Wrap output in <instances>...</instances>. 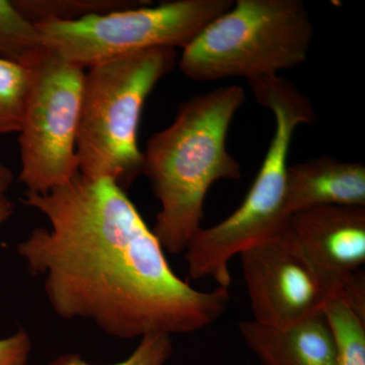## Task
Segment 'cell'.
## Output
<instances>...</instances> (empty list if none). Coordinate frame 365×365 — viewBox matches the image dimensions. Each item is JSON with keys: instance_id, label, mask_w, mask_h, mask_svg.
Instances as JSON below:
<instances>
[{"instance_id": "6da1fadb", "label": "cell", "mask_w": 365, "mask_h": 365, "mask_svg": "<svg viewBox=\"0 0 365 365\" xmlns=\"http://www.w3.org/2000/svg\"><path fill=\"white\" fill-rule=\"evenodd\" d=\"M23 202L50 227L34 228L16 252L43 281L54 313L90 321L107 335L135 339L189 334L227 312L230 288L201 292L170 268L165 250L121 187L78 173Z\"/></svg>"}, {"instance_id": "7a4b0ae2", "label": "cell", "mask_w": 365, "mask_h": 365, "mask_svg": "<svg viewBox=\"0 0 365 365\" xmlns=\"http://www.w3.org/2000/svg\"><path fill=\"white\" fill-rule=\"evenodd\" d=\"M245 98L239 86L197 95L146 143L143 174L160 204L151 230L165 252L184 253L202 228L204 202L215 182L241 179V165L228 153L227 137Z\"/></svg>"}, {"instance_id": "3957f363", "label": "cell", "mask_w": 365, "mask_h": 365, "mask_svg": "<svg viewBox=\"0 0 365 365\" xmlns=\"http://www.w3.org/2000/svg\"><path fill=\"white\" fill-rule=\"evenodd\" d=\"M177 60V49L158 47L88 68L76 141L79 173L109 178L124 191L143 175L137 134L144 104Z\"/></svg>"}, {"instance_id": "277c9868", "label": "cell", "mask_w": 365, "mask_h": 365, "mask_svg": "<svg viewBox=\"0 0 365 365\" xmlns=\"http://www.w3.org/2000/svg\"><path fill=\"white\" fill-rule=\"evenodd\" d=\"M313 21L300 0H237L182 49L179 67L194 81H247L304 63Z\"/></svg>"}, {"instance_id": "5b68a950", "label": "cell", "mask_w": 365, "mask_h": 365, "mask_svg": "<svg viewBox=\"0 0 365 365\" xmlns=\"http://www.w3.org/2000/svg\"><path fill=\"white\" fill-rule=\"evenodd\" d=\"M232 0H173L74 21L38 24L45 49L81 68L158 47L184 49Z\"/></svg>"}, {"instance_id": "8992f818", "label": "cell", "mask_w": 365, "mask_h": 365, "mask_svg": "<svg viewBox=\"0 0 365 365\" xmlns=\"http://www.w3.org/2000/svg\"><path fill=\"white\" fill-rule=\"evenodd\" d=\"M28 67L19 180L26 192L46 194L79 173L76 141L86 71L46 49Z\"/></svg>"}, {"instance_id": "52a82bcc", "label": "cell", "mask_w": 365, "mask_h": 365, "mask_svg": "<svg viewBox=\"0 0 365 365\" xmlns=\"http://www.w3.org/2000/svg\"><path fill=\"white\" fill-rule=\"evenodd\" d=\"M292 134L274 131L267 155L240 207L222 222L201 228L184 252L192 279L209 278L217 287L232 284L230 263L255 245L272 237L288 220L285 185Z\"/></svg>"}, {"instance_id": "ba28073f", "label": "cell", "mask_w": 365, "mask_h": 365, "mask_svg": "<svg viewBox=\"0 0 365 365\" xmlns=\"http://www.w3.org/2000/svg\"><path fill=\"white\" fill-rule=\"evenodd\" d=\"M240 257L256 323L287 328L323 313L330 295L287 222L272 237Z\"/></svg>"}, {"instance_id": "9c48e42d", "label": "cell", "mask_w": 365, "mask_h": 365, "mask_svg": "<svg viewBox=\"0 0 365 365\" xmlns=\"http://www.w3.org/2000/svg\"><path fill=\"white\" fill-rule=\"evenodd\" d=\"M287 227L328 290L365 318V207L322 206L288 217Z\"/></svg>"}, {"instance_id": "30bf717a", "label": "cell", "mask_w": 365, "mask_h": 365, "mask_svg": "<svg viewBox=\"0 0 365 365\" xmlns=\"http://www.w3.org/2000/svg\"><path fill=\"white\" fill-rule=\"evenodd\" d=\"M284 206L288 217L322 206L365 207V165L331 157L288 165Z\"/></svg>"}, {"instance_id": "8fae6325", "label": "cell", "mask_w": 365, "mask_h": 365, "mask_svg": "<svg viewBox=\"0 0 365 365\" xmlns=\"http://www.w3.org/2000/svg\"><path fill=\"white\" fill-rule=\"evenodd\" d=\"M239 331L263 365H338L335 340L324 313L282 329L244 321Z\"/></svg>"}, {"instance_id": "7c38bea8", "label": "cell", "mask_w": 365, "mask_h": 365, "mask_svg": "<svg viewBox=\"0 0 365 365\" xmlns=\"http://www.w3.org/2000/svg\"><path fill=\"white\" fill-rule=\"evenodd\" d=\"M14 6L35 25L48 21H74L96 16L145 6L143 0H13Z\"/></svg>"}, {"instance_id": "4fadbf2b", "label": "cell", "mask_w": 365, "mask_h": 365, "mask_svg": "<svg viewBox=\"0 0 365 365\" xmlns=\"http://www.w3.org/2000/svg\"><path fill=\"white\" fill-rule=\"evenodd\" d=\"M44 49L37 25L16 9L13 0H0V58L29 66Z\"/></svg>"}, {"instance_id": "5bb4252c", "label": "cell", "mask_w": 365, "mask_h": 365, "mask_svg": "<svg viewBox=\"0 0 365 365\" xmlns=\"http://www.w3.org/2000/svg\"><path fill=\"white\" fill-rule=\"evenodd\" d=\"M332 330L338 365H365V319L337 299L323 311Z\"/></svg>"}, {"instance_id": "9a60e30c", "label": "cell", "mask_w": 365, "mask_h": 365, "mask_svg": "<svg viewBox=\"0 0 365 365\" xmlns=\"http://www.w3.org/2000/svg\"><path fill=\"white\" fill-rule=\"evenodd\" d=\"M30 83L28 66L0 58V134L20 131Z\"/></svg>"}, {"instance_id": "2e32d148", "label": "cell", "mask_w": 365, "mask_h": 365, "mask_svg": "<svg viewBox=\"0 0 365 365\" xmlns=\"http://www.w3.org/2000/svg\"><path fill=\"white\" fill-rule=\"evenodd\" d=\"M173 352L172 336L151 334L140 338V342L128 359L111 365H163ZM48 365H93L78 354H64Z\"/></svg>"}, {"instance_id": "e0dca14e", "label": "cell", "mask_w": 365, "mask_h": 365, "mask_svg": "<svg viewBox=\"0 0 365 365\" xmlns=\"http://www.w3.org/2000/svg\"><path fill=\"white\" fill-rule=\"evenodd\" d=\"M32 341L26 330L0 339V365H29Z\"/></svg>"}, {"instance_id": "ac0fdd59", "label": "cell", "mask_w": 365, "mask_h": 365, "mask_svg": "<svg viewBox=\"0 0 365 365\" xmlns=\"http://www.w3.org/2000/svg\"><path fill=\"white\" fill-rule=\"evenodd\" d=\"M14 181V174L7 165L0 163V197L6 196Z\"/></svg>"}, {"instance_id": "d6986e66", "label": "cell", "mask_w": 365, "mask_h": 365, "mask_svg": "<svg viewBox=\"0 0 365 365\" xmlns=\"http://www.w3.org/2000/svg\"><path fill=\"white\" fill-rule=\"evenodd\" d=\"M14 203L6 196L0 197V227L13 216L14 212Z\"/></svg>"}]
</instances>
